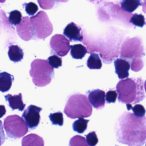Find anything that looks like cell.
I'll return each mask as SVG.
<instances>
[{
  "label": "cell",
  "instance_id": "1",
  "mask_svg": "<svg viewBox=\"0 0 146 146\" xmlns=\"http://www.w3.org/2000/svg\"><path fill=\"white\" fill-rule=\"evenodd\" d=\"M120 103L135 105L145 98L144 89V80L141 77L127 78L121 80L116 86Z\"/></svg>",
  "mask_w": 146,
  "mask_h": 146
},
{
  "label": "cell",
  "instance_id": "2",
  "mask_svg": "<svg viewBox=\"0 0 146 146\" xmlns=\"http://www.w3.org/2000/svg\"><path fill=\"white\" fill-rule=\"evenodd\" d=\"M64 113L71 119L90 117L92 113V107L86 96L74 94L69 97L64 109Z\"/></svg>",
  "mask_w": 146,
  "mask_h": 146
},
{
  "label": "cell",
  "instance_id": "3",
  "mask_svg": "<svg viewBox=\"0 0 146 146\" xmlns=\"http://www.w3.org/2000/svg\"><path fill=\"white\" fill-rule=\"evenodd\" d=\"M48 60L36 59L31 64L30 74L33 83L42 87L49 84L54 76V71Z\"/></svg>",
  "mask_w": 146,
  "mask_h": 146
},
{
  "label": "cell",
  "instance_id": "4",
  "mask_svg": "<svg viewBox=\"0 0 146 146\" xmlns=\"http://www.w3.org/2000/svg\"><path fill=\"white\" fill-rule=\"evenodd\" d=\"M144 55V45L139 38H127L121 46L120 58L126 60L129 63L134 60L141 59Z\"/></svg>",
  "mask_w": 146,
  "mask_h": 146
},
{
  "label": "cell",
  "instance_id": "5",
  "mask_svg": "<svg viewBox=\"0 0 146 146\" xmlns=\"http://www.w3.org/2000/svg\"><path fill=\"white\" fill-rule=\"evenodd\" d=\"M3 127L7 136L10 139H20L28 132V127L24 119L18 115L7 117L4 120Z\"/></svg>",
  "mask_w": 146,
  "mask_h": 146
},
{
  "label": "cell",
  "instance_id": "6",
  "mask_svg": "<svg viewBox=\"0 0 146 146\" xmlns=\"http://www.w3.org/2000/svg\"><path fill=\"white\" fill-rule=\"evenodd\" d=\"M30 19L36 38L44 39L52 34L53 25L44 11H39Z\"/></svg>",
  "mask_w": 146,
  "mask_h": 146
},
{
  "label": "cell",
  "instance_id": "7",
  "mask_svg": "<svg viewBox=\"0 0 146 146\" xmlns=\"http://www.w3.org/2000/svg\"><path fill=\"white\" fill-rule=\"evenodd\" d=\"M53 53L63 57L70 50V41L62 34H56L51 37L50 42Z\"/></svg>",
  "mask_w": 146,
  "mask_h": 146
},
{
  "label": "cell",
  "instance_id": "8",
  "mask_svg": "<svg viewBox=\"0 0 146 146\" xmlns=\"http://www.w3.org/2000/svg\"><path fill=\"white\" fill-rule=\"evenodd\" d=\"M42 110V108L31 105L24 111L22 118L31 130L35 129L40 123V112Z\"/></svg>",
  "mask_w": 146,
  "mask_h": 146
},
{
  "label": "cell",
  "instance_id": "9",
  "mask_svg": "<svg viewBox=\"0 0 146 146\" xmlns=\"http://www.w3.org/2000/svg\"><path fill=\"white\" fill-rule=\"evenodd\" d=\"M17 33L23 40L29 41L35 37L32 26L28 16L23 17L22 20L17 27Z\"/></svg>",
  "mask_w": 146,
  "mask_h": 146
},
{
  "label": "cell",
  "instance_id": "10",
  "mask_svg": "<svg viewBox=\"0 0 146 146\" xmlns=\"http://www.w3.org/2000/svg\"><path fill=\"white\" fill-rule=\"evenodd\" d=\"M88 99L90 104L98 110L104 107L106 103V93L104 91L97 89L88 92Z\"/></svg>",
  "mask_w": 146,
  "mask_h": 146
},
{
  "label": "cell",
  "instance_id": "11",
  "mask_svg": "<svg viewBox=\"0 0 146 146\" xmlns=\"http://www.w3.org/2000/svg\"><path fill=\"white\" fill-rule=\"evenodd\" d=\"M63 34L71 42H82L83 34L81 28L72 22L67 25L63 31Z\"/></svg>",
  "mask_w": 146,
  "mask_h": 146
},
{
  "label": "cell",
  "instance_id": "12",
  "mask_svg": "<svg viewBox=\"0 0 146 146\" xmlns=\"http://www.w3.org/2000/svg\"><path fill=\"white\" fill-rule=\"evenodd\" d=\"M114 66L115 73L119 79L123 80L129 77V71L131 67L128 61L121 58H117L114 61Z\"/></svg>",
  "mask_w": 146,
  "mask_h": 146
},
{
  "label": "cell",
  "instance_id": "13",
  "mask_svg": "<svg viewBox=\"0 0 146 146\" xmlns=\"http://www.w3.org/2000/svg\"><path fill=\"white\" fill-rule=\"evenodd\" d=\"M6 100L9 102V107L13 110H19L20 111H23L26 105L23 103L22 96L21 93L19 95L13 96L8 94L4 96Z\"/></svg>",
  "mask_w": 146,
  "mask_h": 146
},
{
  "label": "cell",
  "instance_id": "14",
  "mask_svg": "<svg viewBox=\"0 0 146 146\" xmlns=\"http://www.w3.org/2000/svg\"><path fill=\"white\" fill-rule=\"evenodd\" d=\"M22 146H44L42 138L35 134H30L25 136L21 141Z\"/></svg>",
  "mask_w": 146,
  "mask_h": 146
},
{
  "label": "cell",
  "instance_id": "15",
  "mask_svg": "<svg viewBox=\"0 0 146 146\" xmlns=\"http://www.w3.org/2000/svg\"><path fill=\"white\" fill-rule=\"evenodd\" d=\"M14 78L6 72L0 73V91L2 92H8L12 86V82Z\"/></svg>",
  "mask_w": 146,
  "mask_h": 146
},
{
  "label": "cell",
  "instance_id": "16",
  "mask_svg": "<svg viewBox=\"0 0 146 146\" xmlns=\"http://www.w3.org/2000/svg\"><path fill=\"white\" fill-rule=\"evenodd\" d=\"M8 54L10 60L15 63L23 59L24 54L20 47L17 45H12L9 47Z\"/></svg>",
  "mask_w": 146,
  "mask_h": 146
},
{
  "label": "cell",
  "instance_id": "17",
  "mask_svg": "<svg viewBox=\"0 0 146 146\" xmlns=\"http://www.w3.org/2000/svg\"><path fill=\"white\" fill-rule=\"evenodd\" d=\"M70 48L72 57L76 60H82L87 53L86 48L81 44L71 45Z\"/></svg>",
  "mask_w": 146,
  "mask_h": 146
},
{
  "label": "cell",
  "instance_id": "18",
  "mask_svg": "<svg viewBox=\"0 0 146 146\" xmlns=\"http://www.w3.org/2000/svg\"><path fill=\"white\" fill-rule=\"evenodd\" d=\"M86 64L90 69H100L102 66V61L99 55L95 53H91Z\"/></svg>",
  "mask_w": 146,
  "mask_h": 146
},
{
  "label": "cell",
  "instance_id": "19",
  "mask_svg": "<svg viewBox=\"0 0 146 146\" xmlns=\"http://www.w3.org/2000/svg\"><path fill=\"white\" fill-rule=\"evenodd\" d=\"M141 5L139 0H122L121 2L122 9L131 13L135 11Z\"/></svg>",
  "mask_w": 146,
  "mask_h": 146
},
{
  "label": "cell",
  "instance_id": "20",
  "mask_svg": "<svg viewBox=\"0 0 146 146\" xmlns=\"http://www.w3.org/2000/svg\"><path fill=\"white\" fill-rule=\"evenodd\" d=\"M89 120L80 118L75 121L72 124L73 129L75 132L78 133L82 134L85 132L87 128L88 123Z\"/></svg>",
  "mask_w": 146,
  "mask_h": 146
},
{
  "label": "cell",
  "instance_id": "21",
  "mask_svg": "<svg viewBox=\"0 0 146 146\" xmlns=\"http://www.w3.org/2000/svg\"><path fill=\"white\" fill-rule=\"evenodd\" d=\"M49 117L53 125H58L60 126H63L64 122L63 114L60 111L56 113H50L49 116Z\"/></svg>",
  "mask_w": 146,
  "mask_h": 146
},
{
  "label": "cell",
  "instance_id": "22",
  "mask_svg": "<svg viewBox=\"0 0 146 146\" xmlns=\"http://www.w3.org/2000/svg\"><path fill=\"white\" fill-rule=\"evenodd\" d=\"M9 20L12 25L16 26L22 20V14L20 11L15 10L11 11L9 15Z\"/></svg>",
  "mask_w": 146,
  "mask_h": 146
},
{
  "label": "cell",
  "instance_id": "23",
  "mask_svg": "<svg viewBox=\"0 0 146 146\" xmlns=\"http://www.w3.org/2000/svg\"><path fill=\"white\" fill-rule=\"evenodd\" d=\"M69 146H89L86 139L80 135H76L71 138Z\"/></svg>",
  "mask_w": 146,
  "mask_h": 146
},
{
  "label": "cell",
  "instance_id": "24",
  "mask_svg": "<svg viewBox=\"0 0 146 146\" xmlns=\"http://www.w3.org/2000/svg\"><path fill=\"white\" fill-rule=\"evenodd\" d=\"M130 23L139 27H142L146 24L144 16L141 14H135L131 18Z\"/></svg>",
  "mask_w": 146,
  "mask_h": 146
},
{
  "label": "cell",
  "instance_id": "25",
  "mask_svg": "<svg viewBox=\"0 0 146 146\" xmlns=\"http://www.w3.org/2000/svg\"><path fill=\"white\" fill-rule=\"evenodd\" d=\"M50 65L55 68H58L62 65V59L56 55H53L48 59Z\"/></svg>",
  "mask_w": 146,
  "mask_h": 146
},
{
  "label": "cell",
  "instance_id": "26",
  "mask_svg": "<svg viewBox=\"0 0 146 146\" xmlns=\"http://www.w3.org/2000/svg\"><path fill=\"white\" fill-rule=\"evenodd\" d=\"M23 6L25 8V11L29 15H34L38 10V7L37 5L33 2H30L23 4Z\"/></svg>",
  "mask_w": 146,
  "mask_h": 146
},
{
  "label": "cell",
  "instance_id": "27",
  "mask_svg": "<svg viewBox=\"0 0 146 146\" xmlns=\"http://www.w3.org/2000/svg\"><path fill=\"white\" fill-rule=\"evenodd\" d=\"M131 70L135 72L141 71L144 67V62L142 59H136L132 61L130 63Z\"/></svg>",
  "mask_w": 146,
  "mask_h": 146
},
{
  "label": "cell",
  "instance_id": "28",
  "mask_svg": "<svg viewBox=\"0 0 146 146\" xmlns=\"http://www.w3.org/2000/svg\"><path fill=\"white\" fill-rule=\"evenodd\" d=\"M86 141L89 146H95L98 142V139L95 132H91L86 135Z\"/></svg>",
  "mask_w": 146,
  "mask_h": 146
},
{
  "label": "cell",
  "instance_id": "29",
  "mask_svg": "<svg viewBox=\"0 0 146 146\" xmlns=\"http://www.w3.org/2000/svg\"><path fill=\"white\" fill-rule=\"evenodd\" d=\"M131 109L133 110L135 115L138 117H143L145 115V110L142 105H135L134 107H132Z\"/></svg>",
  "mask_w": 146,
  "mask_h": 146
},
{
  "label": "cell",
  "instance_id": "30",
  "mask_svg": "<svg viewBox=\"0 0 146 146\" xmlns=\"http://www.w3.org/2000/svg\"><path fill=\"white\" fill-rule=\"evenodd\" d=\"M40 7L48 10L52 9L54 5V0H37Z\"/></svg>",
  "mask_w": 146,
  "mask_h": 146
},
{
  "label": "cell",
  "instance_id": "31",
  "mask_svg": "<svg viewBox=\"0 0 146 146\" xmlns=\"http://www.w3.org/2000/svg\"><path fill=\"white\" fill-rule=\"evenodd\" d=\"M118 96V93L115 90H110L106 93V100L108 104L115 103Z\"/></svg>",
  "mask_w": 146,
  "mask_h": 146
},
{
  "label": "cell",
  "instance_id": "32",
  "mask_svg": "<svg viewBox=\"0 0 146 146\" xmlns=\"http://www.w3.org/2000/svg\"><path fill=\"white\" fill-rule=\"evenodd\" d=\"M6 139V136L4 134L3 126L2 122L0 120V146L4 143Z\"/></svg>",
  "mask_w": 146,
  "mask_h": 146
},
{
  "label": "cell",
  "instance_id": "33",
  "mask_svg": "<svg viewBox=\"0 0 146 146\" xmlns=\"http://www.w3.org/2000/svg\"><path fill=\"white\" fill-rule=\"evenodd\" d=\"M6 110L3 105H0V118L2 117L6 114Z\"/></svg>",
  "mask_w": 146,
  "mask_h": 146
},
{
  "label": "cell",
  "instance_id": "34",
  "mask_svg": "<svg viewBox=\"0 0 146 146\" xmlns=\"http://www.w3.org/2000/svg\"><path fill=\"white\" fill-rule=\"evenodd\" d=\"M88 1L91 2L93 3H99L101 2L102 0H88Z\"/></svg>",
  "mask_w": 146,
  "mask_h": 146
},
{
  "label": "cell",
  "instance_id": "35",
  "mask_svg": "<svg viewBox=\"0 0 146 146\" xmlns=\"http://www.w3.org/2000/svg\"><path fill=\"white\" fill-rule=\"evenodd\" d=\"M69 0H54L55 1L58 2H67Z\"/></svg>",
  "mask_w": 146,
  "mask_h": 146
},
{
  "label": "cell",
  "instance_id": "36",
  "mask_svg": "<svg viewBox=\"0 0 146 146\" xmlns=\"http://www.w3.org/2000/svg\"><path fill=\"white\" fill-rule=\"evenodd\" d=\"M144 88H145V91L146 93V80L145 81V83H144Z\"/></svg>",
  "mask_w": 146,
  "mask_h": 146
},
{
  "label": "cell",
  "instance_id": "37",
  "mask_svg": "<svg viewBox=\"0 0 146 146\" xmlns=\"http://www.w3.org/2000/svg\"><path fill=\"white\" fill-rule=\"evenodd\" d=\"M6 0H0V3H3L6 1Z\"/></svg>",
  "mask_w": 146,
  "mask_h": 146
},
{
  "label": "cell",
  "instance_id": "38",
  "mask_svg": "<svg viewBox=\"0 0 146 146\" xmlns=\"http://www.w3.org/2000/svg\"></svg>",
  "mask_w": 146,
  "mask_h": 146
},
{
  "label": "cell",
  "instance_id": "39",
  "mask_svg": "<svg viewBox=\"0 0 146 146\" xmlns=\"http://www.w3.org/2000/svg\"></svg>",
  "mask_w": 146,
  "mask_h": 146
}]
</instances>
